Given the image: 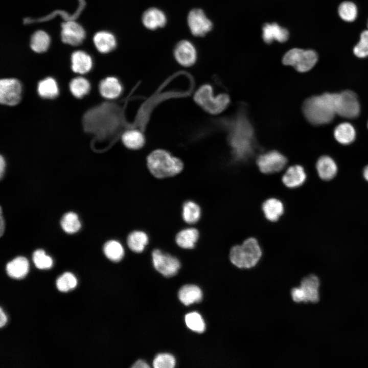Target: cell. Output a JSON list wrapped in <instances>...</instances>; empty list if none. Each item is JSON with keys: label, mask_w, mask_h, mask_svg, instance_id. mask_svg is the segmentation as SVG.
I'll use <instances>...</instances> for the list:
<instances>
[{"label": "cell", "mask_w": 368, "mask_h": 368, "mask_svg": "<svg viewBox=\"0 0 368 368\" xmlns=\"http://www.w3.org/2000/svg\"><path fill=\"white\" fill-rule=\"evenodd\" d=\"M5 228V220L2 216V208H1V225H0L1 231H0V233H1V236L3 235V234L4 233Z\"/></svg>", "instance_id": "obj_46"}, {"label": "cell", "mask_w": 368, "mask_h": 368, "mask_svg": "<svg viewBox=\"0 0 368 368\" xmlns=\"http://www.w3.org/2000/svg\"><path fill=\"white\" fill-rule=\"evenodd\" d=\"M36 90L39 96L44 99L53 100L59 94L58 82L52 77H47L39 81Z\"/></svg>", "instance_id": "obj_20"}, {"label": "cell", "mask_w": 368, "mask_h": 368, "mask_svg": "<svg viewBox=\"0 0 368 368\" xmlns=\"http://www.w3.org/2000/svg\"><path fill=\"white\" fill-rule=\"evenodd\" d=\"M0 318H1L0 327H1V328H2L6 324L7 321V318L6 314L3 312L2 308H1V310H0Z\"/></svg>", "instance_id": "obj_45"}, {"label": "cell", "mask_w": 368, "mask_h": 368, "mask_svg": "<svg viewBox=\"0 0 368 368\" xmlns=\"http://www.w3.org/2000/svg\"><path fill=\"white\" fill-rule=\"evenodd\" d=\"M94 42L97 49L102 53L110 52L117 45L114 36L106 31H101L96 33L94 37Z\"/></svg>", "instance_id": "obj_26"}, {"label": "cell", "mask_w": 368, "mask_h": 368, "mask_svg": "<svg viewBox=\"0 0 368 368\" xmlns=\"http://www.w3.org/2000/svg\"><path fill=\"white\" fill-rule=\"evenodd\" d=\"M336 94L324 93L307 98L303 104V112L311 124L323 125L331 122L336 111Z\"/></svg>", "instance_id": "obj_3"}, {"label": "cell", "mask_w": 368, "mask_h": 368, "mask_svg": "<svg viewBox=\"0 0 368 368\" xmlns=\"http://www.w3.org/2000/svg\"><path fill=\"white\" fill-rule=\"evenodd\" d=\"M262 256V250L258 240L252 237L245 240L242 244L233 246L229 259L233 264L240 268L255 266Z\"/></svg>", "instance_id": "obj_6"}, {"label": "cell", "mask_w": 368, "mask_h": 368, "mask_svg": "<svg viewBox=\"0 0 368 368\" xmlns=\"http://www.w3.org/2000/svg\"><path fill=\"white\" fill-rule=\"evenodd\" d=\"M68 87L73 97L81 99L89 92L91 85L86 78L78 76L71 79Z\"/></svg>", "instance_id": "obj_30"}, {"label": "cell", "mask_w": 368, "mask_h": 368, "mask_svg": "<svg viewBox=\"0 0 368 368\" xmlns=\"http://www.w3.org/2000/svg\"><path fill=\"white\" fill-rule=\"evenodd\" d=\"M152 256L155 268L165 277L175 275L180 268V262L176 258L159 249H154Z\"/></svg>", "instance_id": "obj_11"}, {"label": "cell", "mask_w": 368, "mask_h": 368, "mask_svg": "<svg viewBox=\"0 0 368 368\" xmlns=\"http://www.w3.org/2000/svg\"><path fill=\"white\" fill-rule=\"evenodd\" d=\"M291 296L293 300L297 303L304 302V297L300 287L294 288L291 290Z\"/></svg>", "instance_id": "obj_42"}, {"label": "cell", "mask_w": 368, "mask_h": 368, "mask_svg": "<svg viewBox=\"0 0 368 368\" xmlns=\"http://www.w3.org/2000/svg\"><path fill=\"white\" fill-rule=\"evenodd\" d=\"M262 210L268 221L275 222L283 214L284 207L281 201L275 198H270L262 203Z\"/></svg>", "instance_id": "obj_24"}, {"label": "cell", "mask_w": 368, "mask_h": 368, "mask_svg": "<svg viewBox=\"0 0 368 368\" xmlns=\"http://www.w3.org/2000/svg\"><path fill=\"white\" fill-rule=\"evenodd\" d=\"M228 132L227 141L232 153L237 160L247 159L256 146L254 130L245 110L241 108L232 118L223 122Z\"/></svg>", "instance_id": "obj_1"}, {"label": "cell", "mask_w": 368, "mask_h": 368, "mask_svg": "<svg viewBox=\"0 0 368 368\" xmlns=\"http://www.w3.org/2000/svg\"><path fill=\"white\" fill-rule=\"evenodd\" d=\"M363 175L365 179L368 181V165L364 168Z\"/></svg>", "instance_id": "obj_47"}, {"label": "cell", "mask_w": 368, "mask_h": 368, "mask_svg": "<svg viewBox=\"0 0 368 368\" xmlns=\"http://www.w3.org/2000/svg\"><path fill=\"white\" fill-rule=\"evenodd\" d=\"M199 238V232L195 228H188L180 231L176 236L177 244L185 249L193 248Z\"/></svg>", "instance_id": "obj_28"}, {"label": "cell", "mask_w": 368, "mask_h": 368, "mask_svg": "<svg viewBox=\"0 0 368 368\" xmlns=\"http://www.w3.org/2000/svg\"><path fill=\"white\" fill-rule=\"evenodd\" d=\"M367 127H368V122H367Z\"/></svg>", "instance_id": "obj_49"}, {"label": "cell", "mask_w": 368, "mask_h": 368, "mask_svg": "<svg viewBox=\"0 0 368 368\" xmlns=\"http://www.w3.org/2000/svg\"><path fill=\"white\" fill-rule=\"evenodd\" d=\"M319 280L314 274H310L303 278L300 288L304 297V302L317 303L319 301Z\"/></svg>", "instance_id": "obj_16"}, {"label": "cell", "mask_w": 368, "mask_h": 368, "mask_svg": "<svg viewBox=\"0 0 368 368\" xmlns=\"http://www.w3.org/2000/svg\"><path fill=\"white\" fill-rule=\"evenodd\" d=\"M98 89L101 96L108 101L120 98L124 90L121 80L114 76H108L103 78L99 83Z\"/></svg>", "instance_id": "obj_14"}, {"label": "cell", "mask_w": 368, "mask_h": 368, "mask_svg": "<svg viewBox=\"0 0 368 368\" xmlns=\"http://www.w3.org/2000/svg\"><path fill=\"white\" fill-rule=\"evenodd\" d=\"M202 297L201 289L194 285H185L180 288L178 292L179 300L186 306L200 302Z\"/></svg>", "instance_id": "obj_29"}, {"label": "cell", "mask_w": 368, "mask_h": 368, "mask_svg": "<svg viewBox=\"0 0 368 368\" xmlns=\"http://www.w3.org/2000/svg\"><path fill=\"white\" fill-rule=\"evenodd\" d=\"M22 88L16 78L6 77L0 80V103L5 106H15L21 101Z\"/></svg>", "instance_id": "obj_8"}, {"label": "cell", "mask_w": 368, "mask_h": 368, "mask_svg": "<svg viewBox=\"0 0 368 368\" xmlns=\"http://www.w3.org/2000/svg\"><path fill=\"white\" fill-rule=\"evenodd\" d=\"M182 216L183 220L186 223L189 224L195 223L200 218V208L194 201H186L182 206Z\"/></svg>", "instance_id": "obj_33"}, {"label": "cell", "mask_w": 368, "mask_h": 368, "mask_svg": "<svg viewBox=\"0 0 368 368\" xmlns=\"http://www.w3.org/2000/svg\"><path fill=\"white\" fill-rule=\"evenodd\" d=\"M175 365V359L171 354L163 353L157 355L153 362L155 368H173Z\"/></svg>", "instance_id": "obj_41"}, {"label": "cell", "mask_w": 368, "mask_h": 368, "mask_svg": "<svg viewBox=\"0 0 368 368\" xmlns=\"http://www.w3.org/2000/svg\"><path fill=\"white\" fill-rule=\"evenodd\" d=\"M262 30L263 39L267 43H271L273 40L284 42L289 38L288 30L276 23L265 24Z\"/></svg>", "instance_id": "obj_21"}, {"label": "cell", "mask_w": 368, "mask_h": 368, "mask_svg": "<svg viewBox=\"0 0 368 368\" xmlns=\"http://www.w3.org/2000/svg\"><path fill=\"white\" fill-rule=\"evenodd\" d=\"M93 66V61L87 53L77 51L71 56V68L72 71L80 75L88 73Z\"/></svg>", "instance_id": "obj_22"}, {"label": "cell", "mask_w": 368, "mask_h": 368, "mask_svg": "<svg viewBox=\"0 0 368 368\" xmlns=\"http://www.w3.org/2000/svg\"><path fill=\"white\" fill-rule=\"evenodd\" d=\"M316 168L319 177L324 180L333 178L337 172L335 162L328 155L320 156L316 164Z\"/></svg>", "instance_id": "obj_23"}, {"label": "cell", "mask_w": 368, "mask_h": 368, "mask_svg": "<svg viewBox=\"0 0 368 368\" xmlns=\"http://www.w3.org/2000/svg\"><path fill=\"white\" fill-rule=\"evenodd\" d=\"M133 368H149L150 366L144 361L137 360L132 366Z\"/></svg>", "instance_id": "obj_44"}, {"label": "cell", "mask_w": 368, "mask_h": 368, "mask_svg": "<svg viewBox=\"0 0 368 368\" xmlns=\"http://www.w3.org/2000/svg\"><path fill=\"white\" fill-rule=\"evenodd\" d=\"M50 41V37L47 33L43 31H37L31 37L30 46L34 52L43 53L48 49Z\"/></svg>", "instance_id": "obj_34"}, {"label": "cell", "mask_w": 368, "mask_h": 368, "mask_svg": "<svg viewBox=\"0 0 368 368\" xmlns=\"http://www.w3.org/2000/svg\"><path fill=\"white\" fill-rule=\"evenodd\" d=\"M287 163L286 157L280 152L271 150L260 155L257 165L260 171L264 174H271L283 170Z\"/></svg>", "instance_id": "obj_10"}, {"label": "cell", "mask_w": 368, "mask_h": 368, "mask_svg": "<svg viewBox=\"0 0 368 368\" xmlns=\"http://www.w3.org/2000/svg\"><path fill=\"white\" fill-rule=\"evenodd\" d=\"M306 173L304 168L298 165L289 167L282 178L283 184L289 188H296L302 186L306 179Z\"/></svg>", "instance_id": "obj_18"}, {"label": "cell", "mask_w": 368, "mask_h": 368, "mask_svg": "<svg viewBox=\"0 0 368 368\" xmlns=\"http://www.w3.org/2000/svg\"><path fill=\"white\" fill-rule=\"evenodd\" d=\"M29 269L28 261L24 257H18L6 265V271L8 275L16 279L24 278L28 273Z\"/></svg>", "instance_id": "obj_25"}, {"label": "cell", "mask_w": 368, "mask_h": 368, "mask_svg": "<svg viewBox=\"0 0 368 368\" xmlns=\"http://www.w3.org/2000/svg\"><path fill=\"white\" fill-rule=\"evenodd\" d=\"M33 260L35 265L38 269H49L53 266L52 258L47 255L42 249H38L34 252Z\"/></svg>", "instance_id": "obj_39"}, {"label": "cell", "mask_w": 368, "mask_h": 368, "mask_svg": "<svg viewBox=\"0 0 368 368\" xmlns=\"http://www.w3.org/2000/svg\"><path fill=\"white\" fill-rule=\"evenodd\" d=\"M353 53L360 58L368 57V30L361 33L360 40L353 48Z\"/></svg>", "instance_id": "obj_40"}, {"label": "cell", "mask_w": 368, "mask_h": 368, "mask_svg": "<svg viewBox=\"0 0 368 368\" xmlns=\"http://www.w3.org/2000/svg\"><path fill=\"white\" fill-rule=\"evenodd\" d=\"M318 55L314 50L294 48L283 56V63L293 67L297 71L304 73L310 71L316 64Z\"/></svg>", "instance_id": "obj_7"}, {"label": "cell", "mask_w": 368, "mask_h": 368, "mask_svg": "<svg viewBox=\"0 0 368 368\" xmlns=\"http://www.w3.org/2000/svg\"><path fill=\"white\" fill-rule=\"evenodd\" d=\"M124 146L131 150H138L144 147L146 143V136L139 129L130 128L125 130L121 136Z\"/></svg>", "instance_id": "obj_17"}, {"label": "cell", "mask_w": 368, "mask_h": 368, "mask_svg": "<svg viewBox=\"0 0 368 368\" xmlns=\"http://www.w3.org/2000/svg\"><path fill=\"white\" fill-rule=\"evenodd\" d=\"M61 226L68 234H74L81 228V223L77 215L74 212L65 214L61 220Z\"/></svg>", "instance_id": "obj_35"}, {"label": "cell", "mask_w": 368, "mask_h": 368, "mask_svg": "<svg viewBox=\"0 0 368 368\" xmlns=\"http://www.w3.org/2000/svg\"><path fill=\"white\" fill-rule=\"evenodd\" d=\"M174 57L180 66L190 67L194 65L197 59V53L193 44L188 40L179 41L173 51Z\"/></svg>", "instance_id": "obj_13"}, {"label": "cell", "mask_w": 368, "mask_h": 368, "mask_svg": "<svg viewBox=\"0 0 368 368\" xmlns=\"http://www.w3.org/2000/svg\"><path fill=\"white\" fill-rule=\"evenodd\" d=\"M109 102L97 106L87 111L84 117L85 129L94 133L99 139L114 135L121 126L122 118L119 107Z\"/></svg>", "instance_id": "obj_2"}, {"label": "cell", "mask_w": 368, "mask_h": 368, "mask_svg": "<svg viewBox=\"0 0 368 368\" xmlns=\"http://www.w3.org/2000/svg\"><path fill=\"white\" fill-rule=\"evenodd\" d=\"M77 284L75 277L70 272H65L57 280L56 286L61 292H67L74 289Z\"/></svg>", "instance_id": "obj_38"}, {"label": "cell", "mask_w": 368, "mask_h": 368, "mask_svg": "<svg viewBox=\"0 0 368 368\" xmlns=\"http://www.w3.org/2000/svg\"><path fill=\"white\" fill-rule=\"evenodd\" d=\"M367 28H368V20H367Z\"/></svg>", "instance_id": "obj_48"}, {"label": "cell", "mask_w": 368, "mask_h": 368, "mask_svg": "<svg viewBox=\"0 0 368 368\" xmlns=\"http://www.w3.org/2000/svg\"><path fill=\"white\" fill-rule=\"evenodd\" d=\"M187 327L191 330L202 333L205 330V323L201 315L196 312L188 313L185 316Z\"/></svg>", "instance_id": "obj_37"}, {"label": "cell", "mask_w": 368, "mask_h": 368, "mask_svg": "<svg viewBox=\"0 0 368 368\" xmlns=\"http://www.w3.org/2000/svg\"><path fill=\"white\" fill-rule=\"evenodd\" d=\"M338 13L339 17L343 20L347 22H352L357 18L358 14L357 7L352 2H343L339 5Z\"/></svg>", "instance_id": "obj_36"}, {"label": "cell", "mask_w": 368, "mask_h": 368, "mask_svg": "<svg viewBox=\"0 0 368 368\" xmlns=\"http://www.w3.org/2000/svg\"><path fill=\"white\" fill-rule=\"evenodd\" d=\"M149 241L147 235L141 231H134L127 237V243L129 248L133 252H142Z\"/></svg>", "instance_id": "obj_31"}, {"label": "cell", "mask_w": 368, "mask_h": 368, "mask_svg": "<svg viewBox=\"0 0 368 368\" xmlns=\"http://www.w3.org/2000/svg\"><path fill=\"white\" fill-rule=\"evenodd\" d=\"M103 251L106 257L113 262L121 261L124 255L123 246L114 240H109L105 243Z\"/></svg>", "instance_id": "obj_32"}, {"label": "cell", "mask_w": 368, "mask_h": 368, "mask_svg": "<svg viewBox=\"0 0 368 368\" xmlns=\"http://www.w3.org/2000/svg\"><path fill=\"white\" fill-rule=\"evenodd\" d=\"M146 161L149 171L157 178L175 176L183 169V163L179 158L162 148L152 151L148 155Z\"/></svg>", "instance_id": "obj_4"}, {"label": "cell", "mask_w": 368, "mask_h": 368, "mask_svg": "<svg viewBox=\"0 0 368 368\" xmlns=\"http://www.w3.org/2000/svg\"><path fill=\"white\" fill-rule=\"evenodd\" d=\"M142 21L146 28L154 30L164 27L167 22V17L160 9L150 8L143 13Z\"/></svg>", "instance_id": "obj_19"}, {"label": "cell", "mask_w": 368, "mask_h": 368, "mask_svg": "<svg viewBox=\"0 0 368 368\" xmlns=\"http://www.w3.org/2000/svg\"><path fill=\"white\" fill-rule=\"evenodd\" d=\"M334 136L336 140L340 144L348 145L355 140L356 131L351 124L348 122H342L335 128Z\"/></svg>", "instance_id": "obj_27"}, {"label": "cell", "mask_w": 368, "mask_h": 368, "mask_svg": "<svg viewBox=\"0 0 368 368\" xmlns=\"http://www.w3.org/2000/svg\"><path fill=\"white\" fill-rule=\"evenodd\" d=\"M61 37L62 41L72 45L80 44L85 37L83 28L75 21H67L62 26Z\"/></svg>", "instance_id": "obj_15"}, {"label": "cell", "mask_w": 368, "mask_h": 368, "mask_svg": "<svg viewBox=\"0 0 368 368\" xmlns=\"http://www.w3.org/2000/svg\"><path fill=\"white\" fill-rule=\"evenodd\" d=\"M193 99L198 106L211 114L222 112L230 103V98L227 94L221 93L215 96L212 85L208 83L201 85L197 89Z\"/></svg>", "instance_id": "obj_5"}, {"label": "cell", "mask_w": 368, "mask_h": 368, "mask_svg": "<svg viewBox=\"0 0 368 368\" xmlns=\"http://www.w3.org/2000/svg\"><path fill=\"white\" fill-rule=\"evenodd\" d=\"M6 168V161L2 155L0 156V177L2 178Z\"/></svg>", "instance_id": "obj_43"}, {"label": "cell", "mask_w": 368, "mask_h": 368, "mask_svg": "<svg viewBox=\"0 0 368 368\" xmlns=\"http://www.w3.org/2000/svg\"><path fill=\"white\" fill-rule=\"evenodd\" d=\"M187 21L191 33L195 36H204L212 29V22L200 9L191 10Z\"/></svg>", "instance_id": "obj_12"}, {"label": "cell", "mask_w": 368, "mask_h": 368, "mask_svg": "<svg viewBox=\"0 0 368 368\" xmlns=\"http://www.w3.org/2000/svg\"><path fill=\"white\" fill-rule=\"evenodd\" d=\"M336 114L347 119H354L360 113V104L355 93L349 90L336 94Z\"/></svg>", "instance_id": "obj_9"}]
</instances>
